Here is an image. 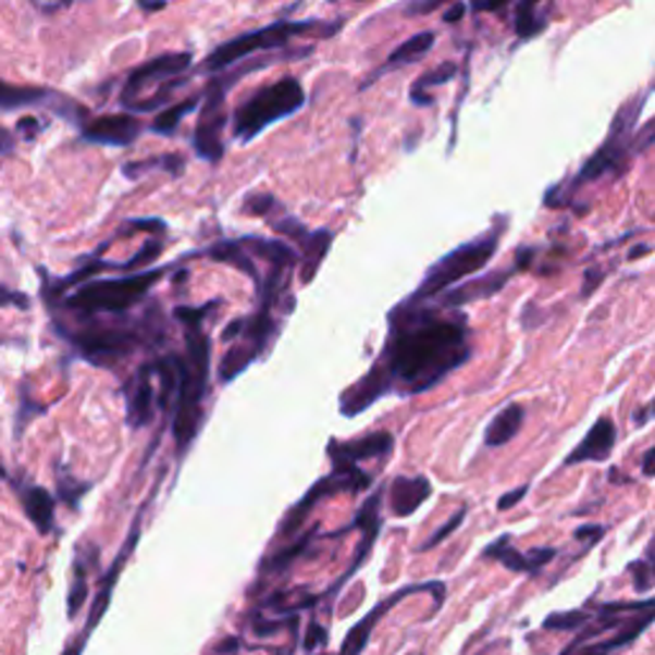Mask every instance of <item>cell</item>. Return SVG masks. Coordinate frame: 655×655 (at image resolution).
Segmentation results:
<instances>
[{"instance_id":"1","label":"cell","mask_w":655,"mask_h":655,"mask_svg":"<svg viewBox=\"0 0 655 655\" xmlns=\"http://www.w3.org/2000/svg\"><path fill=\"white\" fill-rule=\"evenodd\" d=\"M390 336L376 359L390 390L403 397L423 395L461 369L471 356L464 312L443 316L423 302L405 300L390 312Z\"/></svg>"},{"instance_id":"2","label":"cell","mask_w":655,"mask_h":655,"mask_svg":"<svg viewBox=\"0 0 655 655\" xmlns=\"http://www.w3.org/2000/svg\"><path fill=\"white\" fill-rule=\"evenodd\" d=\"M187 325V354L180 359V387L177 410H174V438H177V456L185 454L200 431L202 399L208 395L210 374V341L202 333V323Z\"/></svg>"},{"instance_id":"3","label":"cell","mask_w":655,"mask_h":655,"mask_svg":"<svg viewBox=\"0 0 655 655\" xmlns=\"http://www.w3.org/2000/svg\"><path fill=\"white\" fill-rule=\"evenodd\" d=\"M341 28V21L336 24H325V21H276L272 26L257 28V32L242 34L236 39L221 44L213 54L202 62V72H223L225 67H233L257 52H272V49L287 47L289 41L300 39V36H316V39H325L333 36Z\"/></svg>"},{"instance_id":"4","label":"cell","mask_w":655,"mask_h":655,"mask_svg":"<svg viewBox=\"0 0 655 655\" xmlns=\"http://www.w3.org/2000/svg\"><path fill=\"white\" fill-rule=\"evenodd\" d=\"M164 269H149V272H138L131 276H119V280H96L85 282L83 287L75 289L64 308L79 312V316H123V312L134 308L149 295V289L162 280Z\"/></svg>"},{"instance_id":"5","label":"cell","mask_w":655,"mask_h":655,"mask_svg":"<svg viewBox=\"0 0 655 655\" xmlns=\"http://www.w3.org/2000/svg\"><path fill=\"white\" fill-rule=\"evenodd\" d=\"M190 52H174L141 64V67L131 72L126 85H123L121 106L134 113H147L164 106L180 87V75L190 70Z\"/></svg>"},{"instance_id":"6","label":"cell","mask_w":655,"mask_h":655,"mask_svg":"<svg viewBox=\"0 0 655 655\" xmlns=\"http://www.w3.org/2000/svg\"><path fill=\"white\" fill-rule=\"evenodd\" d=\"M305 106V90L295 77H282L238 106L233 115V136L238 141H251L272 123L289 119Z\"/></svg>"},{"instance_id":"7","label":"cell","mask_w":655,"mask_h":655,"mask_svg":"<svg viewBox=\"0 0 655 655\" xmlns=\"http://www.w3.org/2000/svg\"><path fill=\"white\" fill-rule=\"evenodd\" d=\"M499 236H502V228L490 231L484 233V236L474 238V242L458 246V249L446 254L441 261H435V264L428 269L425 280L420 282V287L415 289L410 300L415 302L433 300V297L446 293L448 287H454L456 282L466 280V276L479 272V269H484L494 257V251H497Z\"/></svg>"},{"instance_id":"8","label":"cell","mask_w":655,"mask_h":655,"mask_svg":"<svg viewBox=\"0 0 655 655\" xmlns=\"http://www.w3.org/2000/svg\"><path fill=\"white\" fill-rule=\"evenodd\" d=\"M369 484H371V477L367 471H361L359 466L333 464L331 474L318 479L316 486H312V490L285 515V520H282L280 526V537H293L297 530L308 522V515L316 509L318 502H323L325 497H336V494H359L363 490H369Z\"/></svg>"},{"instance_id":"9","label":"cell","mask_w":655,"mask_h":655,"mask_svg":"<svg viewBox=\"0 0 655 655\" xmlns=\"http://www.w3.org/2000/svg\"><path fill=\"white\" fill-rule=\"evenodd\" d=\"M643 98L630 100L628 106L622 108L620 113H617V119L613 121V131H609L607 141H604V147L596 151V155L589 159L584 164V170L579 172V177L573 180L571 187H584L586 182H594L604 177V174H617L628 162V157L632 155V149L628 147L630 144V126L635 123L640 108H643Z\"/></svg>"},{"instance_id":"10","label":"cell","mask_w":655,"mask_h":655,"mask_svg":"<svg viewBox=\"0 0 655 655\" xmlns=\"http://www.w3.org/2000/svg\"><path fill=\"white\" fill-rule=\"evenodd\" d=\"M233 75L228 79H215L206 92V108H202L198 128H195V151L208 162H221L223 157V128H225V92L233 85Z\"/></svg>"},{"instance_id":"11","label":"cell","mask_w":655,"mask_h":655,"mask_svg":"<svg viewBox=\"0 0 655 655\" xmlns=\"http://www.w3.org/2000/svg\"><path fill=\"white\" fill-rule=\"evenodd\" d=\"M141 333L134 331V328H100V331H87V333H77V336H70L72 344L79 348V354L85 356L87 361L92 363H111L119 361L123 356L134 354L138 346L144 344Z\"/></svg>"},{"instance_id":"12","label":"cell","mask_w":655,"mask_h":655,"mask_svg":"<svg viewBox=\"0 0 655 655\" xmlns=\"http://www.w3.org/2000/svg\"><path fill=\"white\" fill-rule=\"evenodd\" d=\"M420 592H428V594H435V604H443V596H446V586L441 584V581H425V584H415V586H405V589H399L397 594H392L390 600H382L380 604H376L374 609H371V613L363 617V620L356 625V628L348 632L346 635V640H344V645H341V653L338 655H361L363 653V647L369 645V635L371 632H374V628H376V622L382 620V615H387L392 607H395L397 602H403L405 596H412V594H420Z\"/></svg>"},{"instance_id":"13","label":"cell","mask_w":655,"mask_h":655,"mask_svg":"<svg viewBox=\"0 0 655 655\" xmlns=\"http://www.w3.org/2000/svg\"><path fill=\"white\" fill-rule=\"evenodd\" d=\"M141 518H144V509H141V512L136 515L134 528H131L128 541H126V545H123V551L119 553V558L113 560V566H111V569H108V573H106V577H103V581H100L98 596H96V602H92V609H90V617H87L85 632H83V635L77 638L79 643H83V645L87 643V638H90V632L98 628L100 620H103V615L108 613V604H111V594H113V589H115V581H119V577H121L123 564H126V558H128L131 553H134V548H136L138 533H141Z\"/></svg>"},{"instance_id":"14","label":"cell","mask_w":655,"mask_h":655,"mask_svg":"<svg viewBox=\"0 0 655 655\" xmlns=\"http://www.w3.org/2000/svg\"><path fill=\"white\" fill-rule=\"evenodd\" d=\"M157 410V395H155V367L144 363L138 367L134 380L126 387V420L131 428H144L151 423Z\"/></svg>"},{"instance_id":"15","label":"cell","mask_w":655,"mask_h":655,"mask_svg":"<svg viewBox=\"0 0 655 655\" xmlns=\"http://www.w3.org/2000/svg\"><path fill=\"white\" fill-rule=\"evenodd\" d=\"M141 121L134 115H100L83 126V136L92 144H106V147H128L141 136Z\"/></svg>"},{"instance_id":"16","label":"cell","mask_w":655,"mask_h":655,"mask_svg":"<svg viewBox=\"0 0 655 655\" xmlns=\"http://www.w3.org/2000/svg\"><path fill=\"white\" fill-rule=\"evenodd\" d=\"M509 541H512L509 535H499L492 545H486L482 558L499 560L505 569L515 573H537L545 564H551L556 558V548H533L528 553H520Z\"/></svg>"},{"instance_id":"17","label":"cell","mask_w":655,"mask_h":655,"mask_svg":"<svg viewBox=\"0 0 655 655\" xmlns=\"http://www.w3.org/2000/svg\"><path fill=\"white\" fill-rule=\"evenodd\" d=\"M392 448H395L392 433L376 431L348 443L331 441L328 443V456L333 458V464L359 466V461H367V458H384L387 454H392Z\"/></svg>"},{"instance_id":"18","label":"cell","mask_w":655,"mask_h":655,"mask_svg":"<svg viewBox=\"0 0 655 655\" xmlns=\"http://www.w3.org/2000/svg\"><path fill=\"white\" fill-rule=\"evenodd\" d=\"M615 443H617V428L613 420L604 415V418L596 420L592 431L581 438L579 446L573 448L569 456H566L564 466H577V464H586V461H594V464L609 461V456H613V450H615Z\"/></svg>"},{"instance_id":"19","label":"cell","mask_w":655,"mask_h":655,"mask_svg":"<svg viewBox=\"0 0 655 655\" xmlns=\"http://www.w3.org/2000/svg\"><path fill=\"white\" fill-rule=\"evenodd\" d=\"M60 96H54L52 90L47 87H26V85H11L0 79V108L3 111H18V108H28V106H54L60 113H85L79 111L75 103L64 100V103H52Z\"/></svg>"},{"instance_id":"20","label":"cell","mask_w":655,"mask_h":655,"mask_svg":"<svg viewBox=\"0 0 655 655\" xmlns=\"http://www.w3.org/2000/svg\"><path fill=\"white\" fill-rule=\"evenodd\" d=\"M433 486L425 477H397L390 484V512L395 518H410L431 497Z\"/></svg>"},{"instance_id":"21","label":"cell","mask_w":655,"mask_h":655,"mask_svg":"<svg viewBox=\"0 0 655 655\" xmlns=\"http://www.w3.org/2000/svg\"><path fill=\"white\" fill-rule=\"evenodd\" d=\"M433 47H435V34H433V32H420V34L410 36V39L399 44V47L395 49V52H392V54L387 57V62H384L380 70H374V75H371V77L367 79V83L361 85V90H363V87L374 85L376 79H380L382 75H387V72H397V70L407 67V64L420 62L428 52H431Z\"/></svg>"},{"instance_id":"22","label":"cell","mask_w":655,"mask_h":655,"mask_svg":"<svg viewBox=\"0 0 655 655\" xmlns=\"http://www.w3.org/2000/svg\"><path fill=\"white\" fill-rule=\"evenodd\" d=\"M515 269H520V267H515ZM515 269H505V272L482 276V280L469 282V285H461V287L450 289V293L441 300V305H443V308H461V305H466V302L484 300V297L497 295L499 289L507 285L509 276L515 274Z\"/></svg>"},{"instance_id":"23","label":"cell","mask_w":655,"mask_h":655,"mask_svg":"<svg viewBox=\"0 0 655 655\" xmlns=\"http://www.w3.org/2000/svg\"><path fill=\"white\" fill-rule=\"evenodd\" d=\"M21 499H24V509L28 520L36 526V530H39L41 535L52 533L54 509H57V502L52 494L44 490V486H26V490L21 492Z\"/></svg>"},{"instance_id":"24","label":"cell","mask_w":655,"mask_h":655,"mask_svg":"<svg viewBox=\"0 0 655 655\" xmlns=\"http://www.w3.org/2000/svg\"><path fill=\"white\" fill-rule=\"evenodd\" d=\"M522 420H526V407L522 405H507L505 410H499L492 418V423L484 431V443L492 448L505 446L520 433Z\"/></svg>"},{"instance_id":"25","label":"cell","mask_w":655,"mask_h":655,"mask_svg":"<svg viewBox=\"0 0 655 655\" xmlns=\"http://www.w3.org/2000/svg\"><path fill=\"white\" fill-rule=\"evenodd\" d=\"M333 242V233L331 231H316V233H308V236L302 238V249H305V257H302V282L308 285V282H312V276H316L320 261H323V257L328 254V246H331Z\"/></svg>"},{"instance_id":"26","label":"cell","mask_w":655,"mask_h":655,"mask_svg":"<svg viewBox=\"0 0 655 655\" xmlns=\"http://www.w3.org/2000/svg\"><path fill=\"white\" fill-rule=\"evenodd\" d=\"M254 359H257V351H254V348H249L246 344L233 346L231 351L223 356L221 369H218V380H221L223 384L233 382L238 374H242V371H246L251 367Z\"/></svg>"},{"instance_id":"27","label":"cell","mask_w":655,"mask_h":655,"mask_svg":"<svg viewBox=\"0 0 655 655\" xmlns=\"http://www.w3.org/2000/svg\"><path fill=\"white\" fill-rule=\"evenodd\" d=\"M210 259L215 261H225V264L242 269V272H246L251 276V280L259 282V272L257 267H254V261L249 259V254H244V246L242 244H233V242H223V244H215L213 249L208 251Z\"/></svg>"},{"instance_id":"28","label":"cell","mask_w":655,"mask_h":655,"mask_svg":"<svg viewBox=\"0 0 655 655\" xmlns=\"http://www.w3.org/2000/svg\"><path fill=\"white\" fill-rule=\"evenodd\" d=\"M151 170H166L172 174H180L185 170V162H182L180 155H164V157H151L147 162H128L123 166V174H126L128 180H138L141 174H147Z\"/></svg>"},{"instance_id":"29","label":"cell","mask_w":655,"mask_h":655,"mask_svg":"<svg viewBox=\"0 0 655 655\" xmlns=\"http://www.w3.org/2000/svg\"><path fill=\"white\" fill-rule=\"evenodd\" d=\"M537 5H541V0H520L518 3V13H515V28H518V34L522 36V39L535 36L545 26L543 21L537 18Z\"/></svg>"},{"instance_id":"30","label":"cell","mask_w":655,"mask_h":655,"mask_svg":"<svg viewBox=\"0 0 655 655\" xmlns=\"http://www.w3.org/2000/svg\"><path fill=\"white\" fill-rule=\"evenodd\" d=\"M456 75V64H441L438 70H433V72H428V75H423L418 79V85L412 87V92H410V98L415 100V103L418 106H428L431 103V98L425 96V90L431 85H443V83H448V77H454Z\"/></svg>"},{"instance_id":"31","label":"cell","mask_w":655,"mask_h":655,"mask_svg":"<svg viewBox=\"0 0 655 655\" xmlns=\"http://www.w3.org/2000/svg\"><path fill=\"white\" fill-rule=\"evenodd\" d=\"M195 106H198V100L190 98V100H185V103L164 108V113H159L155 123H151V131H157V134H174V128L180 126V121L185 119L187 113H193Z\"/></svg>"},{"instance_id":"32","label":"cell","mask_w":655,"mask_h":655,"mask_svg":"<svg viewBox=\"0 0 655 655\" xmlns=\"http://www.w3.org/2000/svg\"><path fill=\"white\" fill-rule=\"evenodd\" d=\"M312 535H316V530H312V533H308L305 537H300V541H297V543L287 545V548H282L280 553H276V556L267 558V560H264V566H261V571H264V573L285 571L287 566H289V560H295V556H300V553H302L305 548H308V545L312 543Z\"/></svg>"},{"instance_id":"33","label":"cell","mask_w":655,"mask_h":655,"mask_svg":"<svg viewBox=\"0 0 655 655\" xmlns=\"http://www.w3.org/2000/svg\"><path fill=\"white\" fill-rule=\"evenodd\" d=\"M87 600V569L85 560H75V579H72V589L67 596V615L75 617Z\"/></svg>"},{"instance_id":"34","label":"cell","mask_w":655,"mask_h":655,"mask_svg":"<svg viewBox=\"0 0 655 655\" xmlns=\"http://www.w3.org/2000/svg\"><path fill=\"white\" fill-rule=\"evenodd\" d=\"M586 622H589L586 613H581V609H569V613H556V615L545 617L543 628L545 630H577Z\"/></svg>"},{"instance_id":"35","label":"cell","mask_w":655,"mask_h":655,"mask_svg":"<svg viewBox=\"0 0 655 655\" xmlns=\"http://www.w3.org/2000/svg\"><path fill=\"white\" fill-rule=\"evenodd\" d=\"M464 518H466V507H461V509H458V512L454 515V518H450V520L446 522V526H443L441 530H435V533H433L431 537H428V541H425L423 545H420V548H418V551H420V553H425V551H431V548H435V545H441L443 541H446V537H448V535H454V533H456V530H458V528H461V522H464Z\"/></svg>"},{"instance_id":"36","label":"cell","mask_w":655,"mask_h":655,"mask_svg":"<svg viewBox=\"0 0 655 655\" xmlns=\"http://www.w3.org/2000/svg\"><path fill=\"white\" fill-rule=\"evenodd\" d=\"M632 577H635V589L640 594H647L653 586V564H651V548L645 551V560H635L630 564Z\"/></svg>"},{"instance_id":"37","label":"cell","mask_w":655,"mask_h":655,"mask_svg":"<svg viewBox=\"0 0 655 655\" xmlns=\"http://www.w3.org/2000/svg\"><path fill=\"white\" fill-rule=\"evenodd\" d=\"M57 490H60V497L67 502L70 507H77V502H79V497H83V494L90 490V484H77L75 479H67V477H62L60 479V484H57Z\"/></svg>"},{"instance_id":"38","label":"cell","mask_w":655,"mask_h":655,"mask_svg":"<svg viewBox=\"0 0 655 655\" xmlns=\"http://www.w3.org/2000/svg\"><path fill=\"white\" fill-rule=\"evenodd\" d=\"M77 3H87V0H32V5L44 16H54V13H62L72 9Z\"/></svg>"},{"instance_id":"39","label":"cell","mask_w":655,"mask_h":655,"mask_svg":"<svg viewBox=\"0 0 655 655\" xmlns=\"http://www.w3.org/2000/svg\"><path fill=\"white\" fill-rule=\"evenodd\" d=\"M221 302H210L202 305V308H174V318L182 320V323H202V318L208 316L210 310H215Z\"/></svg>"},{"instance_id":"40","label":"cell","mask_w":655,"mask_h":655,"mask_svg":"<svg viewBox=\"0 0 655 655\" xmlns=\"http://www.w3.org/2000/svg\"><path fill=\"white\" fill-rule=\"evenodd\" d=\"M44 128H47V123H44L41 119H21L16 123V134L24 138V141H34V138L39 136Z\"/></svg>"},{"instance_id":"41","label":"cell","mask_w":655,"mask_h":655,"mask_svg":"<svg viewBox=\"0 0 655 655\" xmlns=\"http://www.w3.org/2000/svg\"><path fill=\"white\" fill-rule=\"evenodd\" d=\"M446 3H454V0H412V3L405 9V13L407 16H425V13L438 11L441 5Z\"/></svg>"},{"instance_id":"42","label":"cell","mask_w":655,"mask_h":655,"mask_svg":"<svg viewBox=\"0 0 655 655\" xmlns=\"http://www.w3.org/2000/svg\"><path fill=\"white\" fill-rule=\"evenodd\" d=\"M328 643V630L323 625L310 622L308 625V635H305V651H316V647Z\"/></svg>"},{"instance_id":"43","label":"cell","mask_w":655,"mask_h":655,"mask_svg":"<svg viewBox=\"0 0 655 655\" xmlns=\"http://www.w3.org/2000/svg\"><path fill=\"white\" fill-rule=\"evenodd\" d=\"M528 490H530V486H528V484H522V486H518V490H512V492L502 494L499 502H497V509H499V512H507L509 507H515V505H518V502H520V499L526 497V494H528Z\"/></svg>"},{"instance_id":"44","label":"cell","mask_w":655,"mask_h":655,"mask_svg":"<svg viewBox=\"0 0 655 655\" xmlns=\"http://www.w3.org/2000/svg\"><path fill=\"white\" fill-rule=\"evenodd\" d=\"M28 412H32V415L34 412H44V407L41 405L36 407L28 397L21 399V410H18V418H16V435L24 433V425L28 423Z\"/></svg>"},{"instance_id":"45","label":"cell","mask_w":655,"mask_h":655,"mask_svg":"<svg viewBox=\"0 0 655 655\" xmlns=\"http://www.w3.org/2000/svg\"><path fill=\"white\" fill-rule=\"evenodd\" d=\"M3 305H16V308L26 310L28 305H32V300H28L24 293H11V289L0 287V308H3Z\"/></svg>"},{"instance_id":"46","label":"cell","mask_w":655,"mask_h":655,"mask_svg":"<svg viewBox=\"0 0 655 655\" xmlns=\"http://www.w3.org/2000/svg\"><path fill=\"white\" fill-rule=\"evenodd\" d=\"M509 3H512V0H471V11H477V13H497L502 9H507Z\"/></svg>"},{"instance_id":"47","label":"cell","mask_w":655,"mask_h":655,"mask_svg":"<svg viewBox=\"0 0 655 655\" xmlns=\"http://www.w3.org/2000/svg\"><path fill=\"white\" fill-rule=\"evenodd\" d=\"M602 535H604V528H600V526H584V528H579L577 533H573V537H579V541H581V537H589L592 543L600 541ZM592 543H589V545H592Z\"/></svg>"},{"instance_id":"48","label":"cell","mask_w":655,"mask_h":655,"mask_svg":"<svg viewBox=\"0 0 655 655\" xmlns=\"http://www.w3.org/2000/svg\"><path fill=\"white\" fill-rule=\"evenodd\" d=\"M13 147H16V138H13L9 128H0V157L11 155Z\"/></svg>"},{"instance_id":"49","label":"cell","mask_w":655,"mask_h":655,"mask_svg":"<svg viewBox=\"0 0 655 655\" xmlns=\"http://www.w3.org/2000/svg\"><path fill=\"white\" fill-rule=\"evenodd\" d=\"M651 412H653V405H645L643 410L632 415V423H635V425H645V423H647V418H651Z\"/></svg>"},{"instance_id":"50","label":"cell","mask_w":655,"mask_h":655,"mask_svg":"<svg viewBox=\"0 0 655 655\" xmlns=\"http://www.w3.org/2000/svg\"><path fill=\"white\" fill-rule=\"evenodd\" d=\"M653 448H647L645 450V456H643V477H647L651 479L653 477Z\"/></svg>"},{"instance_id":"51","label":"cell","mask_w":655,"mask_h":655,"mask_svg":"<svg viewBox=\"0 0 655 655\" xmlns=\"http://www.w3.org/2000/svg\"><path fill=\"white\" fill-rule=\"evenodd\" d=\"M464 11H466L464 5L458 3V5H454V9H450V11H446V16H443V21H446V24H456V21L461 18V13H464Z\"/></svg>"},{"instance_id":"52","label":"cell","mask_w":655,"mask_h":655,"mask_svg":"<svg viewBox=\"0 0 655 655\" xmlns=\"http://www.w3.org/2000/svg\"><path fill=\"white\" fill-rule=\"evenodd\" d=\"M138 3H141V9H147V11H157V9H162V5H164V0H138Z\"/></svg>"},{"instance_id":"53","label":"cell","mask_w":655,"mask_h":655,"mask_svg":"<svg viewBox=\"0 0 655 655\" xmlns=\"http://www.w3.org/2000/svg\"><path fill=\"white\" fill-rule=\"evenodd\" d=\"M5 479V469H3V464H0V482H3Z\"/></svg>"},{"instance_id":"54","label":"cell","mask_w":655,"mask_h":655,"mask_svg":"<svg viewBox=\"0 0 655 655\" xmlns=\"http://www.w3.org/2000/svg\"><path fill=\"white\" fill-rule=\"evenodd\" d=\"M359 3H363V0H359Z\"/></svg>"},{"instance_id":"55","label":"cell","mask_w":655,"mask_h":655,"mask_svg":"<svg viewBox=\"0 0 655 655\" xmlns=\"http://www.w3.org/2000/svg\"><path fill=\"white\" fill-rule=\"evenodd\" d=\"M320 655H325V653H320Z\"/></svg>"}]
</instances>
